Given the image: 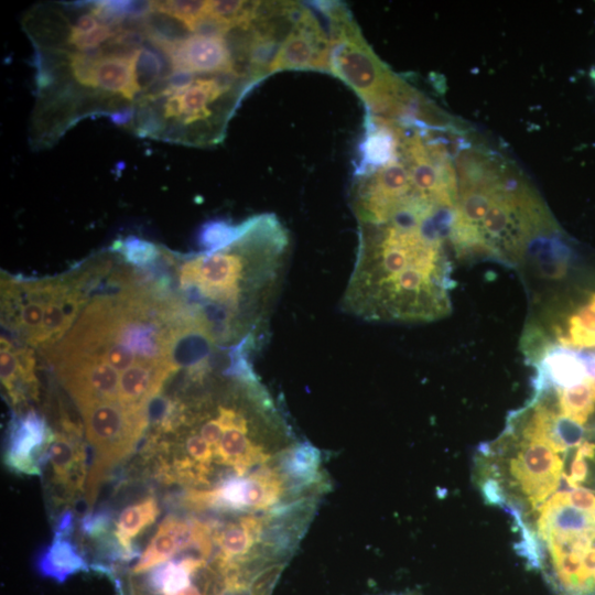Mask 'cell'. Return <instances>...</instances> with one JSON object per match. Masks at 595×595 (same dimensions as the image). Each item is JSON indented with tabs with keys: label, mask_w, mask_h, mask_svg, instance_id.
Here are the masks:
<instances>
[{
	"label": "cell",
	"mask_w": 595,
	"mask_h": 595,
	"mask_svg": "<svg viewBox=\"0 0 595 595\" xmlns=\"http://www.w3.org/2000/svg\"><path fill=\"white\" fill-rule=\"evenodd\" d=\"M454 210L415 198L388 220L358 223L355 263L342 310L369 322H430L451 309L443 241Z\"/></svg>",
	"instance_id": "1"
},
{
	"label": "cell",
	"mask_w": 595,
	"mask_h": 595,
	"mask_svg": "<svg viewBox=\"0 0 595 595\" xmlns=\"http://www.w3.org/2000/svg\"><path fill=\"white\" fill-rule=\"evenodd\" d=\"M318 463L317 450L309 443H303L288 452L283 466L288 475L304 479L314 475Z\"/></svg>",
	"instance_id": "22"
},
{
	"label": "cell",
	"mask_w": 595,
	"mask_h": 595,
	"mask_svg": "<svg viewBox=\"0 0 595 595\" xmlns=\"http://www.w3.org/2000/svg\"><path fill=\"white\" fill-rule=\"evenodd\" d=\"M177 368L178 365L173 359L134 364L120 375L118 402L126 407L145 408L160 391L164 380Z\"/></svg>",
	"instance_id": "12"
},
{
	"label": "cell",
	"mask_w": 595,
	"mask_h": 595,
	"mask_svg": "<svg viewBox=\"0 0 595 595\" xmlns=\"http://www.w3.org/2000/svg\"><path fill=\"white\" fill-rule=\"evenodd\" d=\"M534 389L565 388L588 376L584 355L563 346L551 345L537 363Z\"/></svg>",
	"instance_id": "13"
},
{
	"label": "cell",
	"mask_w": 595,
	"mask_h": 595,
	"mask_svg": "<svg viewBox=\"0 0 595 595\" xmlns=\"http://www.w3.org/2000/svg\"><path fill=\"white\" fill-rule=\"evenodd\" d=\"M331 41V74L349 86L368 113L398 122L432 125V109L365 40L345 4L321 2Z\"/></svg>",
	"instance_id": "3"
},
{
	"label": "cell",
	"mask_w": 595,
	"mask_h": 595,
	"mask_svg": "<svg viewBox=\"0 0 595 595\" xmlns=\"http://www.w3.org/2000/svg\"><path fill=\"white\" fill-rule=\"evenodd\" d=\"M260 522L251 517H246L238 524H230L218 537L219 558L231 562L246 560L252 542L260 533Z\"/></svg>",
	"instance_id": "20"
},
{
	"label": "cell",
	"mask_w": 595,
	"mask_h": 595,
	"mask_svg": "<svg viewBox=\"0 0 595 595\" xmlns=\"http://www.w3.org/2000/svg\"><path fill=\"white\" fill-rule=\"evenodd\" d=\"M151 12L165 14L182 23L188 32L196 33L206 19L207 1H150Z\"/></svg>",
	"instance_id": "21"
},
{
	"label": "cell",
	"mask_w": 595,
	"mask_h": 595,
	"mask_svg": "<svg viewBox=\"0 0 595 595\" xmlns=\"http://www.w3.org/2000/svg\"><path fill=\"white\" fill-rule=\"evenodd\" d=\"M0 366L1 382L12 401L17 402L15 380L19 376L18 359L15 353L10 350V344L3 337L1 338Z\"/></svg>",
	"instance_id": "24"
},
{
	"label": "cell",
	"mask_w": 595,
	"mask_h": 595,
	"mask_svg": "<svg viewBox=\"0 0 595 595\" xmlns=\"http://www.w3.org/2000/svg\"><path fill=\"white\" fill-rule=\"evenodd\" d=\"M48 462L58 484L71 493L82 488L85 478L83 446L64 434H56L48 450Z\"/></svg>",
	"instance_id": "15"
},
{
	"label": "cell",
	"mask_w": 595,
	"mask_h": 595,
	"mask_svg": "<svg viewBox=\"0 0 595 595\" xmlns=\"http://www.w3.org/2000/svg\"><path fill=\"white\" fill-rule=\"evenodd\" d=\"M244 73L167 74L136 108L140 137L194 147L220 143L242 98L257 85Z\"/></svg>",
	"instance_id": "2"
},
{
	"label": "cell",
	"mask_w": 595,
	"mask_h": 595,
	"mask_svg": "<svg viewBox=\"0 0 595 595\" xmlns=\"http://www.w3.org/2000/svg\"><path fill=\"white\" fill-rule=\"evenodd\" d=\"M588 376L595 379V353L583 354Z\"/></svg>",
	"instance_id": "28"
},
{
	"label": "cell",
	"mask_w": 595,
	"mask_h": 595,
	"mask_svg": "<svg viewBox=\"0 0 595 595\" xmlns=\"http://www.w3.org/2000/svg\"><path fill=\"white\" fill-rule=\"evenodd\" d=\"M151 44L165 56L172 72L192 75L242 73L223 34L194 33L173 42Z\"/></svg>",
	"instance_id": "8"
},
{
	"label": "cell",
	"mask_w": 595,
	"mask_h": 595,
	"mask_svg": "<svg viewBox=\"0 0 595 595\" xmlns=\"http://www.w3.org/2000/svg\"><path fill=\"white\" fill-rule=\"evenodd\" d=\"M317 13L314 6L312 9L299 2L292 24L268 66L267 76L283 71L331 74V34L325 14L323 23Z\"/></svg>",
	"instance_id": "7"
},
{
	"label": "cell",
	"mask_w": 595,
	"mask_h": 595,
	"mask_svg": "<svg viewBox=\"0 0 595 595\" xmlns=\"http://www.w3.org/2000/svg\"><path fill=\"white\" fill-rule=\"evenodd\" d=\"M416 197L419 195L400 152L385 164L355 173L349 204L357 224H377L388 220Z\"/></svg>",
	"instance_id": "6"
},
{
	"label": "cell",
	"mask_w": 595,
	"mask_h": 595,
	"mask_svg": "<svg viewBox=\"0 0 595 595\" xmlns=\"http://www.w3.org/2000/svg\"><path fill=\"white\" fill-rule=\"evenodd\" d=\"M190 548L197 550L195 543V523L190 524L175 517H166L159 526L154 537L141 553L137 563L132 566L131 574L139 575L144 573Z\"/></svg>",
	"instance_id": "11"
},
{
	"label": "cell",
	"mask_w": 595,
	"mask_h": 595,
	"mask_svg": "<svg viewBox=\"0 0 595 595\" xmlns=\"http://www.w3.org/2000/svg\"><path fill=\"white\" fill-rule=\"evenodd\" d=\"M538 272L547 279H562L569 268L571 252L565 245L547 235L534 239L528 247Z\"/></svg>",
	"instance_id": "19"
},
{
	"label": "cell",
	"mask_w": 595,
	"mask_h": 595,
	"mask_svg": "<svg viewBox=\"0 0 595 595\" xmlns=\"http://www.w3.org/2000/svg\"><path fill=\"white\" fill-rule=\"evenodd\" d=\"M110 520L107 511L90 512L83 518L82 528L86 534L99 537L108 530Z\"/></svg>",
	"instance_id": "27"
},
{
	"label": "cell",
	"mask_w": 595,
	"mask_h": 595,
	"mask_svg": "<svg viewBox=\"0 0 595 595\" xmlns=\"http://www.w3.org/2000/svg\"><path fill=\"white\" fill-rule=\"evenodd\" d=\"M386 595H421L416 592H403V593H392V594H386Z\"/></svg>",
	"instance_id": "29"
},
{
	"label": "cell",
	"mask_w": 595,
	"mask_h": 595,
	"mask_svg": "<svg viewBox=\"0 0 595 595\" xmlns=\"http://www.w3.org/2000/svg\"><path fill=\"white\" fill-rule=\"evenodd\" d=\"M552 389L559 410L585 425L595 412V379L587 376L576 385Z\"/></svg>",
	"instance_id": "18"
},
{
	"label": "cell",
	"mask_w": 595,
	"mask_h": 595,
	"mask_svg": "<svg viewBox=\"0 0 595 595\" xmlns=\"http://www.w3.org/2000/svg\"><path fill=\"white\" fill-rule=\"evenodd\" d=\"M86 435L95 457L87 480V500L91 506L107 472L134 447L147 424L145 408L115 402H97L80 408Z\"/></svg>",
	"instance_id": "5"
},
{
	"label": "cell",
	"mask_w": 595,
	"mask_h": 595,
	"mask_svg": "<svg viewBox=\"0 0 595 595\" xmlns=\"http://www.w3.org/2000/svg\"><path fill=\"white\" fill-rule=\"evenodd\" d=\"M113 248L120 252L128 262L137 266H144L154 261L160 253L159 248L153 242L134 236L116 241Z\"/></svg>",
	"instance_id": "23"
},
{
	"label": "cell",
	"mask_w": 595,
	"mask_h": 595,
	"mask_svg": "<svg viewBox=\"0 0 595 595\" xmlns=\"http://www.w3.org/2000/svg\"><path fill=\"white\" fill-rule=\"evenodd\" d=\"M159 513L158 502L152 497L130 505L121 511L116 522L115 537L120 545L122 559L130 561L136 556L132 539L152 524Z\"/></svg>",
	"instance_id": "16"
},
{
	"label": "cell",
	"mask_w": 595,
	"mask_h": 595,
	"mask_svg": "<svg viewBox=\"0 0 595 595\" xmlns=\"http://www.w3.org/2000/svg\"><path fill=\"white\" fill-rule=\"evenodd\" d=\"M554 331L563 347L595 348V292L566 318L563 327Z\"/></svg>",
	"instance_id": "17"
},
{
	"label": "cell",
	"mask_w": 595,
	"mask_h": 595,
	"mask_svg": "<svg viewBox=\"0 0 595 595\" xmlns=\"http://www.w3.org/2000/svg\"><path fill=\"white\" fill-rule=\"evenodd\" d=\"M58 375L77 405L118 401V371L99 355L56 356Z\"/></svg>",
	"instance_id": "9"
},
{
	"label": "cell",
	"mask_w": 595,
	"mask_h": 595,
	"mask_svg": "<svg viewBox=\"0 0 595 595\" xmlns=\"http://www.w3.org/2000/svg\"><path fill=\"white\" fill-rule=\"evenodd\" d=\"M185 447L194 462L208 466V463L214 455V451L199 433L191 434L185 442Z\"/></svg>",
	"instance_id": "26"
},
{
	"label": "cell",
	"mask_w": 595,
	"mask_h": 595,
	"mask_svg": "<svg viewBox=\"0 0 595 595\" xmlns=\"http://www.w3.org/2000/svg\"><path fill=\"white\" fill-rule=\"evenodd\" d=\"M95 355V354H94ZM117 371H125L134 364L139 363L137 355L127 346L109 342L98 354Z\"/></svg>",
	"instance_id": "25"
},
{
	"label": "cell",
	"mask_w": 595,
	"mask_h": 595,
	"mask_svg": "<svg viewBox=\"0 0 595 595\" xmlns=\"http://www.w3.org/2000/svg\"><path fill=\"white\" fill-rule=\"evenodd\" d=\"M591 77L595 80V69L591 71Z\"/></svg>",
	"instance_id": "30"
},
{
	"label": "cell",
	"mask_w": 595,
	"mask_h": 595,
	"mask_svg": "<svg viewBox=\"0 0 595 595\" xmlns=\"http://www.w3.org/2000/svg\"><path fill=\"white\" fill-rule=\"evenodd\" d=\"M72 531L55 529L52 542L41 551L37 567L42 575L64 582L71 575L88 571V564L71 541Z\"/></svg>",
	"instance_id": "14"
},
{
	"label": "cell",
	"mask_w": 595,
	"mask_h": 595,
	"mask_svg": "<svg viewBox=\"0 0 595 595\" xmlns=\"http://www.w3.org/2000/svg\"><path fill=\"white\" fill-rule=\"evenodd\" d=\"M551 227L552 221L534 191L510 169L478 234L486 258L513 264L520 261L529 245Z\"/></svg>",
	"instance_id": "4"
},
{
	"label": "cell",
	"mask_w": 595,
	"mask_h": 595,
	"mask_svg": "<svg viewBox=\"0 0 595 595\" xmlns=\"http://www.w3.org/2000/svg\"><path fill=\"white\" fill-rule=\"evenodd\" d=\"M45 421L34 411L13 423L8 437L4 463L13 472L41 475L54 440Z\"/></svg>",
	"instance_id": "10"
}]
</instances>
